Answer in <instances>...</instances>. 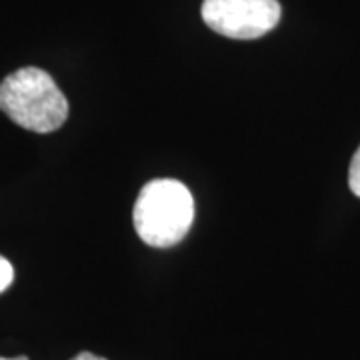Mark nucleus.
Masks as SVG:
<instances>
[{"label":"nucleus","instance_id":"nucleus-6","mask_svg":"<svg viewBox=\"0 0 360 360\" xmlns=\"http://www.w3.org/2000/svg\"><path fill=\"white\" fill-rule=\"evenodd\" d=\"M72 360H106V359L98 356V354H94V352H80V354H77Z\"/></svg>","mask_w":360,"mask_h":360},{"label":"nucleus","instance_id":"nucleus-7","mask_svg":"<svg viewBox=\"0 0 360 360\" xmlns=\"http://www.w3.org/2000/svg\"><path fill=\"white\" fill-rule=\"evenodd\" d=\"M0 360H28L26 356H18V359H4V356H0Z\"/></svg>","mask_w":360,"mask_h":360},{"label":"nucleus","instance_id":"nucleus-2","mask_svg":"<svg viewBox=\"0 0 360 360\" xmlns=\"http://www.w3.org/2000/svg\"><path fill=\"white\" fill-rule=\"evenodd\" d=\"M132 220L136 234L148 246L170 248L179 245L193 226V194L180 180H150L142 186L134 202Z\"/></svg>","mask_w":360,"mask_h":360},{"label":"nucleus","instance_id":"nucleus-3","mask_svg":"<svg viewBox=\"0 0 360 360\" xmlns=\"http://www.w3.org/2000/svg\"><path fill=\"white\" fill-rule=\"evenodd\" d=\"M278 0H205L202 20L226 39L255 40L281 20Z\"/></svg>","mask_w":360,"mask_h":360},{"label":"nucleus","instance_id":"nucleus-4","mask_svg":"<svg viewBox=\"0 0 360 360\" xmlns=\"http://www.w3.org/2000/svg\"><path fill=\"white\" fill-rule=\"evenodd\" d=\"M348 186L360 198V146L352 156V162H350V168H348Z\"/></svg>","mask_w":360,"mask_h":360},{"label":"nucleus","instance_id":"nucleus-5","mask_svg":"<svg viewBox=\"0 0 360 360\" xmlns=\"http://www.w3.org/2000/svg\"><path fill=\"white\" fill-rule=\"evenodd\" d=\"M14 281L13 264L4 257H0V292H4Z\"/></svg>","mask_w":360,"mask_h":360},{"label":"nucleus","instance_id":"nucleus-1","mask_svg":"<svg viewBox=\"0 0 360 360\" xmlns=\"http://www.w3.org/2000/svg\"><path fill=\"white\" fill-rule=\"evenodd\" d=\"M0 110L18 127L46 134L66 122L68 101L46 70L25 66L0 82Z\"/></svg>","mask_w":360,"mask_h":360}]
</instances>
